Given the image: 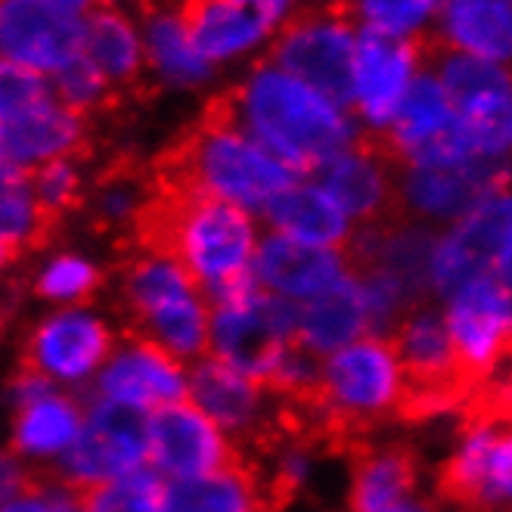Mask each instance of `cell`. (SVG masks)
Wrapping results in <instances>:
<instances>
[{"label":"cell","instance_id":"obj_4","mask_svg":"<svg viewBox=\"0 0 512 512\" xmlns=\"http://www.w3.org/2000/svg\"><path fill=\"white\" fill-rule=\"evenodd\" d=\"M432 69L457 109L472 153L512 171V66L435 53Z\"/></svg>","mask_w":512,"mask_h":512},{"label":"cell","instance_id":"obj_24","mask_svg":"<svg viewBox=\"0 0 512 512\" xmlns=\"http://www.w3.org/2000/svg\"><path fill=\"white\" fill-rule=\"evenodd\" d=\"M298 342H305L317 354L339 351L373 329L367 295L348 274L333 289L320 292L311 301H298Z\"/></svg>","mask_w":512,"mask_h":512},{"label":"cell","instance_id":"obj_1","mask_svg":"<svg viewBox=\"0 0 512 512\" xmlns=\"http://www.w3.org/2000/svg\"><path fill=\"white\" fill-rule=\"evenodd\" d=\"M218 109L298 177H314L364 137L348 103L301 81L270 56L239 72Z\"/></svg>","mask_w":512,"mask_h":512},{"label":"cell","instance_id":"obj_31","mask_svg":"<svg viewBox=\"0 0 512 512\" xmlns=\"http://www.w3.org/2000/svg\"><path fill=\"white\" fill-rule=\"evenodd\" d=\"M28 177H32L38 202L44 205V212L53 221H63L66 215H72L75 208H81L87 202V180H84L81 156L47 162V165L35 168Z\"/></svg>","mask_w":512,"mask_h":512},{"label":"cell","instance_id":"obj_11","mask_svg":"<svg viewBox=\"0 0 512 512\" xmlns=\"http://www.w3.org/2000/svg\"><path fill=\"white\" fill-rule=\"evenodd\" d=\"M314 180L345 208L354 227H379L404 218L398 196L401 162L382 140L360 137L342 156L326 162Z\"/></svg>","mask_w":512,"mask_h":512},{"label":"cell","instance_id":"obj_15","mask_svg":"<svg viewBox=\"0 0 512 512\" xmlns=\"http://www.w3.org/2000/svg\"><path fill=\"white\" fill-rule=\"evenodd\" d=\"M146 78L168 94H202L221 72L208 63L187 16V4L156 0L140 10Z\"/></svg>","mask_w":512,"mask_h":512},{"label":"cell","instance_id":"obj_2","mask_svg":"<svg viewBox=\"0 0 512 512\" xmlns=\"http://www.w3.org/2000/svg\"><path fill=\"white\" fill-rule=\"evenodd\" d=\"M156 180L264 215L298 174L215 106L171 149Z\"/></svg>","mask_w":512,"mask_h":512},{"label":"cell","instance_id":"obj_10","mask_svg":"<svg viewBox=\"0 0 512 512\" xmlns=\"http://www.w3.org/2000/svg\"><path fill=\"white\" fill-rule=\"evenodd\" d=\"M84 16L63 10L53 0H0V59L53 78L81 56Z\"/></svg>","mask_w":512,"mask_h":512},{"label":"cell","instance_id":"obj_33","mask_svg":"<svg viewBox=\"0 0 512 512\" xmlns=\"http://www.w3.org/2000/svg\"><path fill=\"white\" fill-rule=\"evenodd\" d=\"M53 90H56V97L63 100L69 109H75L78 115H94L100 109L109 106V100L115 97V90L112 84L87 63L84 56L72 59V63L63 69V72H56L50 78Z\"/></svg>","mask_w":512,"mask_h":512},{"label":"cell","instance_id":"obj_13","mask_svg":"<svg viewBox=\"0 0 512 512\" xmlns=\"http://www.w3.org/2000/svg\"><path fill=\"white\" fill-rule=\"evenodd\" d=\"M149 460L177 481L208 478L243 466L239 447L196 404H168L149 416Z\"/></svg>","mask_w":512,"mask_h":512},{"label":"cell","instance_id":"obj_35","mask_svg":"<svg viewBox=\"0 0 512 512\" xmlns=\"http://www.w3.org/2000/svg\"><path fill=\"white\" fill-rule=\"evenodd\" d=\"M497 283L503 286V292H506V298H509V305H512V239H509V246H506V252H503V258H500V264H497Z\"/></svg>","mask_w":512,"mask_h":512},{"label":"cell","instance_id":"obj_6","mask_svg":"<svg viewBox=\"0 0 512 512\" xmlns=\"http://www.w3.org/2000/svg\"><path fill=\"white\" fill-rule=\"evenodd\" d=\"M432 66V56L423 44L379 38L360 32V47L351 69L348 109L360 134L382 140L407 103L410 90Z\"/></svg>","mask_w":512,"mask_h":512},{"label":"cell","instance_id":"obj_16","mask_svg":"<svg viewBox=\"0 0 512 512\" xmlns=\"http://www.w3.org/2000/svg\"><path fill=\"white\" fill-rule=\"evenodd\" d=\"M447 323L466 373L485 385L512 345V305L497 277H481L450 298Z\"/></svg>","mask_w":512,"mask_h":512},{"label":"cell","instance_id":"obj_3","mask_svg":"<svg viewBox=\"0 0 512 512\" xmlns=\"http://www.w3.org/2000/svg\"><path fill=\"white\" fill-rule=\"evenodd\" d=\"M87 118L56 97L50 78L16 66L0 69V159L4 168H35L81 156Z\"/></svg>","mask_w":512,"mask_h":512},{"label":"cell","instance_id":"obj_23","mask_svg":"<svg viewBox=\"0 0 512 512\" xmlns=\"http://www.w3.org/2000/svg\"><path fill=\"white\" fill-rule=\"evenodd\" d=\"M264 218L274 233L320 249H342L354 233V221L345 215V208L314 177H298L267 205Z\"/></svg>","mask_w":512,"mask_h":512},{"label":"cell","instance_id":"obj_14","mask_svg":"<svg viewBox=\"0 0 512 512\" xmlns=\"http://www.w3.org/2000/svg\"><path fill=\"white\" fill-rule=\"evenodd\" d=\"M109 326L87 311H59L35 323L19 345V367L47 379L81 382L112 354Z\"/></svg>","mask_w":512,"mask_h":512},{"label":"cell","instance_id":"obj_12","mask_svg":"<svg viewBox=\"0 0 512 512\" xmlns=\"http://www.w3.org/2000/svg\"><path fill=\"white\" fill-rule=\"evenodd\" d=\"M385 149L401 165H441L478 159L460 128L457 109L435 69L416 81L398 118L382 137Z\"/></svg>","mask_w":512,"mask_h":512},{"label":"cell","instance_id":"obj_26","mask_svg":"<svg viewBox=\"0 0 512 512\" xmlns=\"http://www.w3.org/2000/svg\"><path fill=\"white\" fill-rule=\"evenodd\" d=\"M153 196H156V180H149L134 168H112L94 180L84 205L90 212L94 230L112 236L115 249H122L149 208V202H153Z\"/></svg>","mask_w":512,"mask_h":512},{"label":"cell","instance_id":"obj_30","mask_svg":"<svg viewBox=\"0 0 512 512\" xmlns=\"http://www.w3.org/2000/svg\"><path fill=\"white\" fill-rule=\"evenodd\" d=\"M168 491L159 472L137 469L125 478L106 481V485H75L72 494L78 512H165Z\"/></svg>","mask_w":512,"mask_h":512},{"label":"cell","instance_id":"obj_5","mask_svg":"<svg viewBox=\"0 0 512 512\" xmlns=\"http://www.w3.org/2000/svg\"><path fill=\"white\" fill-rule=\"evenodd\" d=\"M357 47L360 28L339 4H308L280 25L270 59L345 103Z\"/></svg>","mask_w":512,"mask_h":512},{"label":"cell","instance_id":"obj_27","mask_svg":"<svg viewBox=\"0 0 512 512\" xmlns=\"http://www.w3.org/2000/svg\"><path fill=\"white\" fill-rule=\"evenodd\" d=\"M81 407L59 395L56 388L44 391V395L25 401L16 407V423H13V450L16 457H50V454H66L75 444L81 432Z\"/></svg>","mask_w":512,"mask_h":512},{"label":"cell","instance_id":"obj_36","mask_svg":"<svg viewBox=\"0 0 512 512\" xmlns=\"http://www.w3.org/2000/svg\"><path fill=\"white\" fill-rule=\"evenodd\" d=\"M53 4H59V7L75 13V16H87L90 10L97 7V0H53Z\"/></svg>","mask_w":512,"mask_h":512},{"label":"cell","instance_id":"obj_21","mask_svg":"<svg viewBox=\"0 0 512 512\" xmlns=\"http://www.w3.org/2000/svg\"><path fill=\"white\" fill-rule=\"evenodd\" d=\"M351 460V491L345 512H391L410 500L419 481V460L413 447L395 441L379 444L370 438L360 444Z\"/></svg>","mask_w":512,"mask_h":512},{"label":"cell","instance_id":"obj_20","mask_svg":"<svg viewBox=\"0 0 512 512\" xmlns=\"http://www.w3.org/2000/svg\"><path fill=\"white\" fill-rule=\"evenodd\" d=\"M435 50L512 66V0H444Z\"/></svg>","mask_w":512,"mask_h":512},{"label":"cell","instance_id":"obj_17","mask_svg":"<svg viewBox=\"0 0 512 512\" xmlns=\"http://www.w3.org/2000/svg\"><path fill=\"white\" fill-rule=\"evenodd\" d=\"M193 35L221 75L246 72L270 56L280 25L246 0H184Z\"/></svg>","mask_w":512,"mask_h":512},{"label":"cell","instance_id":"obj_37","mask_svg":"<svg viewBox=\"0 0 512 512\" xmlns=\"http://www.w3.org/2000/svg\"><path fill=\"white\" fill-rule=\"evenodd\" d=\"M97 4H103V7H128L131 0H97Z\"/></svg>","mask_w":512,"mask_h":512},{"label":"cell","instance_id":"obj_8","mask_svg":"<svg viewBox=\"0 0 512 512\" xmlns=\"http://www.w3.org/2000/svg\"><path fill=\"white\" fill-rule=\"evenodd\" d=\"M512 239V187L481 199L466 218L441 233L435 252L432 286L435 295L454 298L481 277H494Z\"/></svg>","mask_w":512,"mask_h":512},{"label":"cell","instance_id":"obj_9","mask_svg":"<svg viewBox=\"0 0 512 512\" xmlns=\"http://www.w3.org/2000/svg\"><path fill=\"white\" fill-rule=\"evenodd\" d=\"M512 187V171L485 159L401 165V212L419 224H457L491 193Z\"/></svg>","mask_w":512,"mask_h":512},{"label":"cell","instance_id":"obj_22","mask_svg":"<svg viewBox=\"0 0 512 512\" xmlns=\"http://www.w3.org/2000/svg\"><path fill=\"white\" fill-rule=\"evenodd\" d=\"M81 56L94 66L118 94L146 78V47L140 13L131 7L97 4L84 16Z\"/></svg>","mask_w":512,"mask_h":512},{"label":"cell","instance_id":"obj_18","mask_svg":"<svg viewBox=\"0 0 512 512\" xmlns=\"http://www.w3.org/2000/svg\"><path fill=\"white\" fill-rule=\"evenodd\" d=\"M125 345L109 357V367L97 379L94 398L128 404L137 410H162L180 404L190 395V382L180 370V360L143 339H122Z\"/></svg>","mask_w":512,"mask_h":512},{"label":"cell","instance_id":"obj_19","mask_svg":"<svg viewBox=\"0 0 512 512\" xmlns=\"http://www.w3.org/2000/svg\"><path fill=\"white\" fill-rule=\"evenodd\" d=\"M348 277L342 249H320L283 233H267L255 255V280L274 295L311 301Z\"/></svg>","mask_w":512,"mask_h":512},{"label":"cell","instance_id":"obj_34","mask_svg":"<svg viewBox=\"0 0 512 512\" xmlns=\"http://www.w3.org/2000/svg\"><path fill=\"white\" fill-rule=\"evenodd\" d=\"M255 10H261L264 16H270L277 25H286L301 7H308V0H246Z\"/></svg>","mask_w":512,"mask_h":512},{"label":"cell","instance_id":"obj_25","mask_svg":"<svg viewBox=\"0 0 512 512\" xmlns=\"http://www.w3.org/2000/svg\"><path fill=\"white\" fill-rule=\"evenodd\" d=\"M59 230L44 205L35 196L32 177L16 168H4L0 184V246H4V267H19L28 255L44 252Z\"/></svg>","mask_w":512,"mask_h":512},{"label":"cell","instance_id":"obj_29","mask_svg":"<svg viewBox=\"0 0 512 512\" xmlns=\"http://www.w3.org/2000/svg\"><path fill=\"white\" fill-rule=\"evenodd\" d=\"M165 512H258L246 460L233 472L177 481L168 491Z\"/></svg>","mask_w":512,"mask_h":512},{"label":"cell","instance_id":"obj_32","mask_svg":"<svg viewBox=\"0 0 512 512\" xmlns=\"http://www.w3.org/2000/svg\"><path fill=\"white\" fill-rule=\"evenodd\" d=\"M103 289V274L81 255H56L32 283V292L47 301H78Z\"/></svg>","mask_w":512,"mask_h":512},{"label":"cell","instance_id":"obj_28","mask_svg":"<svg viewBox=\"0 0 512 512\" xmlns=\"http://www.w3.org/2000/svg\"><path fill=\"white\" fill-rule=\"evenodd\" d=\"M364 35L426 44L435 38L444 0H339Z\"/></svg>","mask_w":512,"mask_h":512},{"label":"cell","instance_id":"obj_7","mask_svg":"<svg viewBox=\"0 0 512 512\" xmlns=\"http://www.w3.org/2000/svg\"><path fill=\"white\" fill-rule=\"evenodd\" d=\"M149 460V419L137 407L94 398L75 444L56 463L75 485H106Z\"/></svg>","mask_w":512,"mask_h":512}]
</instances>
